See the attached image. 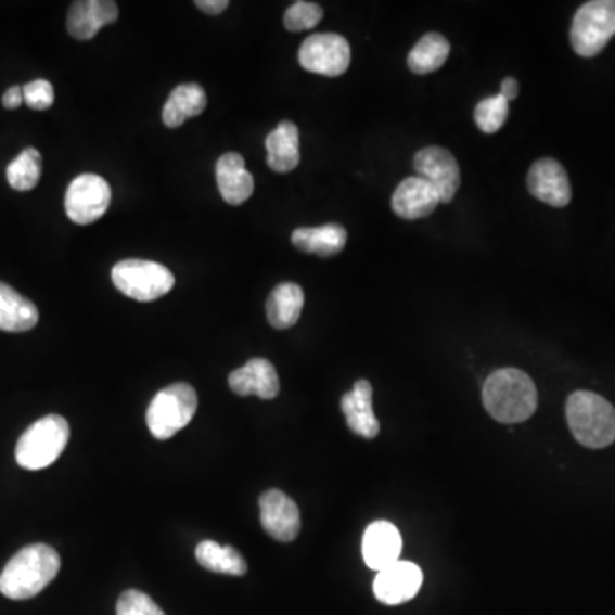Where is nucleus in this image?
<instances>
[{
  "label": "nucleus",
  "instance_id": "nucleus-4",
  "mask_svg": "<svg viewBox=\"0 0 615 615\" xmlns=\"http://www.w3.org/2000/svg\"><path fill=\"white\" fill-rule=\"evenodd\" d=\"M71 438V427L62 415L38 419L16 445V462L26 471H41L56 462Z\"/></svg>",
  "mask_w": 615,
  "mask_h": 615
},
{
  "label": "nucleus",
  "instance_id": "nucleus-23",
  "mask_svg": "<svg viewBox=\"0 0 615 615\" xmlns=\"http://www.w3.org/2000/svg\"><path fill=\"white\" fill-rule=\"evenodd\" d=\"M293 245L306 254L332 257L341 254L347 243V231L338 225L318 226V228H298L294 231Z\"/></svg>",
  "mask_w": 615,
  "mask_h": 615
},
{
  "label": "nucleus",
  "instance_id": "nucleus-10",
  "mask_svg": "<svg viewBox=\"0 0 615 615\" xmlns=\"http://www.w3.org/2000/svg\"><path fill=\"white\" fill-rule=\"evenodd\" d=\"M414 168L418 177L427 181L438 193L439 204L453 201L460 187V168L450 151L436 145L424 148L415 154Z\"/></svg>",
  "mask_w": 615,
  "mask_h": 615
},
{
  "label": "nucleus",
  "instance_id": "nucleus-16",
  "mask_svg": "<svg viewBox=\"0 0 615 615\" xmlns=\"http://www.w3.org/2000/svg\"><path fill=\"white\" fill-rule=\"evenodd\" d=\"M228 383L236 395H242V397L257 395L264 400L278 397L281 390L278 371L273 368L272 362L260 358L252 359L246 362L245 367L234 370Z\"/></svg>",
  "mask_w": 615,
  "mask_h": 615
},
{
  "label": "nucleus",
  "instance_id": "nucleus-24",
  "mask_svg": "<svg viewBox=\"0 0 615 615\" xmlns=\"http://www.w3.org/2000/svg\"><path fill=\"white\" fill-rule=\"evenodd\" d=\"M207 106V97L198 85H181L175 88L163 108V121L169 129H178L189 118L197 117Z\"/></svg>",
  "mask_w": 615,
  "mask_h": 615
},
{
  "label": "nucleus",
  "instance_id": "nucleus-21",
  "mask_svg": "<svg viewBox=\"0 0 615 615\" xmlns=\"http://www.w3.org/2000/svg\"><path fill=\"white\" fill-rule=\"evenodd\" d=\"M38 308L23 294L0 282V330L28 332L37 326Z\"/></svg>",
  "mask_w": 615,
  "mask_h": 615
},
{
  "label": "nucleus",
  "instance_id": "nucleus-20",
  "mask_svg": "<svg viewBox=\"0 0 615 615\" xmlns=\"http://www.w3.org/2000/svg\"><path fill=\"white\" fill-rule=\"evenodd\" d=\"M267 165L278 174H290L298 168L299 159V130L293 121L281 124L267 136Z\"/></svg>",
  "mask_w": 615,
  "mask_h": 615
},
{
  "label": "nucleus",
  "instance_id": "nucleus-7",
  "mask_svg": "<svg viewBox=\"0 0 615 615\" xmlns=\"http://www.w3.org/2000/svg\"><path fill=\"white\" fill-rule=\"evenodd\" d=\"M615 35V0H593L578 9L572 26V44L581 56H595Z\"/></svg>",
  "mask_w": 615,
  "mask_h": 615
},
{
  "label": "nucleus",
  "instance_id": "nucleus-25",
  "mask_svg": "<svg viewBox=\"0 0 615 615\" xmlns=\"http://www.w3.org/2000/svg\"><path fill=\"white\" fill-rule=\"evenodd\" d=\"M195 558L204 569L222 575L243 576L248 572L243 555L230 546H221L214 540H204L195 549Z\"/></svg>",
  "mask_w": 615,
  "mask_h": 615
},
{
  "label": "nucleus",
  "instance_id": "nucleus-15",
  "mask_svg": "<svg viewBox=\"0 0 615 615\" xmlns=\"http://www.w3.org/2000/svg\"><path fill=\"white\" fill-rule=\"evenodd\" d=\"M402 552V537L390 522H374L362 537V558L370 569L383 572L397 563Z\"/></svg>",
  "mask_w": 615,
  "mask_h": 615
},
{
  "label": "nucleus",
  "instance_id": "nucleus-13",
  "mask_svg": "<svg viewBox=\"0 0 615 615\" xmlns=\"http://www.w3.org/2000/svg\"><path fill=\"white\" fill-rule=\"evenodd\" d=\"M423 585V572L418 564L409 561H397L379 573L374 579V595L386 605H398L409 602L418 595Z\"/></svg>",
  "mask_w": 615,
  "mask_h": 615
},
{
  "label": "nucleus",
  "instance_id": "nucleus-18",
  "mask_svg": "<svg viewBox=\"0 0 615 615\" xmlns=\"http://www.w3.org/2000/svg\"><path fill=\"white\" fill-rule=\"evenodd\" d=\"M439 197L435 189L423 178L410 177L395 190L392 207L398 218L421 219L430 216L438 207Z\"/></svg>",
  "mask_w": 615,
  "mask_h": 615
},
{
  "label": "nucleus",
  "instance_id": "nucleus-31",
  "mask_svg": "<svg viewBox=\"0 0 615 615\" xmlns=\"http://www.w3.org/2000/svg\"><path fill=\"white\" fill-rule=\"evenodd\" d=\"M23 98H25L26 105L33 110H47L53 105L55 93H53V86L44 79H37V81L28 82L23 88Z\"/></svg>",
  "mask_w": 615,
  "mask_h": 615
},
{
  "label": "nucleus",
  "instance_id": "nucleus-5",
  "mask_svg": "<svg viewBox=\"0 0 615 615\" xmlns=\"http://www.w3.org/2000/svg\"><path fill=\"white\" fill-rule=\"evenodd\" d=\"M197 392L189 383H175L157 392L148 407V427L156 439H169L189 426L197 412Z\"/></svg>",
  "mask_w": 615,
  "mask_h": 615
},
{
  "label": "nucleus",
  "instance_id": "nucleus-27",
  "mask_svg": "<svg viewBox=\"0 0 615 615\" xmlns=\"http://www.w3.org/2000/svg\"><path fill=\"white\" fill-rule=\"evenodd\" d=\"M41 178V154L28 148L8 166L9 185L20 192H28L38 185Z\"/></svg>",
  "mask_w": 615,
  "mask_h": 615
},
{
  "label": "nucleus",
  "instance_id": "nucleus-26",
  "mask_svg": "<svg viewBox=\"0 0 615 615\" xmlns=\"http://www.w3.org/2000/svg\"><path fill=\"white\" fill-rule=\"evenodd\" d=\"M448 55H450V43L447 38L439 33H427L409 53L407 64L412 73L426 76L443 67Z\"/></svg>",
  "mask_w": 615,
  "mask_h": 615
},
{
  "label": "nucleus",
  "instance_id": "nucleus-12",
  "mask_svg": "<svg viewBox=\"0 0 615 615\" xmlns=\"http://www.w3.org/2000/svg\"><path fill=\"white\" fill-rule=\"evenodd\" d=\"M527 185L535 198L552 207H566L572 202V183L566 169L552 157H542L531 165Z\"/></svg>",
  "mask_w": 615,
  "mask_h": 615
},
{
  "label": "nucleus",
  "instance_id": "nucleus-34",
  "mask_svg": "<svg viewBox=\"0 0 615 615\" xmlns=\"http://www.w3.org/2000/svg\"><path fill=\"white\" fill-rule=\"evenodd\" d=\"M520 85L515 77H507L503 82H501V97L507 101L515 100L518 97Z\"/></svg>",
  "mask_w": 615,
  "mask_h": 615
},
{
  "label": "nucleus",
  "instance_id": "nucleus-3",
  "mask_svg": "<svg viewBox=\"0 0 615 615\" xmlns=\"http://www.w3.org/2000/svg\"><path fill=\"white\" fill-rule=\"evenodd\" d=\"M566 418L576 441L584 447H608L615 441V409L593 392H575L567 398Z\"/></svg>",
  "mask_w": 615,
  "mask_h": 615
},
{
  "label": "nucleus",
  "instance_id": "nucleus-11",
  "mask_svg": "<svg viewBox=\"0 0 615 615\" xmlns=\"http://www.w3.org/2000/svg\"><path fill=\"white\" fill-rule=\"evenodd\" d=\"M260 522L267 534L279 542H291L302 530L298 507L279 489H270L261 495Z\"/></svg>",
  "mask_w": 615,
  "mask_h": 615
},
{
  "label": "nucleus",
  "instance_id": "nucleus-9",
  "mask_svg": "<svg viewBox=\"0 0 615 615\" xmlns=\"http://www.w3.org/2000/svg\"><path fill=\"white\" fill-rule=\"evenodd\" d=\"M299 64L308 73L337 77L350 64V47L346 38L335 33H318L306 38L299 49Z\"/></svg>",
  "mask_w": 615,
  "mask_h": 615
},
{
  "label": "nucleus",
  "instance_id": "nucleus-30",
  "mask_svg": "<svg viewBox=\"0 0 615 615\" xmlns=\"http://www.w3.org/2000/svg\"><path fill=\"white\" fill-rule=\"evenodd\" d=\"M117 615H166L163 608L139 590H127L121 593L117 603Z\"/></svg>",
  "mask_w": 615,
  "mask_h": 615
},
{
  "label": "nucleus",
  "instance_id": "nucleus-22",
  "mask_svg": "<svg viewBox=\"0 0 615 615\" xmlns=\"http://www.w3.org/2000/svg\"><path fill=\"white\" fill-rule=\"evenodd\" d=\"M305 305V293L294 282H282L270 293L267 318L273 329L286 330L296 325Z\"/></svg>",
  "mask_w": 615,
  "mask_h": 615
},
{
  "label": "nucleus",
  "instance_id": "nucleus-28",
  "mask_svg": "<svg viewBox=\"0 0 615 615\" xmlns=\"http://www.w3.org/2000/svg\"><path fill=\"white\" fill-rule=\"evenodd\" d=\"M508 112V101L501 94L486 98L475 106V124L483 132L496 133L507 124Z\"/></svg>",
  "mask_w": 615,
  "mask_h": 615
},
{
  "label": "nucleus",
  "instance_id": "nucleus-1",
  "mask_svg": "<svg viewBox=\"0 0 615 615\" xmlns=\"http://www.w3.org/2000/svg\"><path fill=\"white\" fill-rule=\"evenodd\" d=\"M61 572V555L47 543L21 549L0 575V593L11 600H28L52 584Z\"/></svg>",
  "mask_w": 615,
  "mask_h": 615
},
{
  "label": "nucleus",
  "instance_id": "nucleus-8",
  "mask_svg": "<svg viewBox=\"0 0 615 615\" xmlns=\"http://www.w3.org/2000/svg\"><path fill=\"white\" fill-rule=\"evenodd\" d=\"M112 189L105 178L93 174L77 177L65 193V213L76 225H91L108 210Z\"/></svg>",
  "mask_w": 615,
  "mask_h": 615
},
{
  "label": "nucleus",
  "instance_id": "nucleus-14",
  "mask_svg": "<svg viewBox=\"0 0 615 615\" xmlns=\"http://www.w3.org/2000/svg\"><path fill=\"white\" fill-rule=\"evenodd\" d=\"M118 17V5L113 0H77L71 5L67 29L76 40H91Z\"/></svg>",
  "mask_w": 615,
  "mask_h": 615
},
{
  "label": "nucleus",
  "instance_id": "nucleus-19",
  "mask_svg": "<svg viewBox=\"0 0 615 615\" xmlns=\"http://www.w3.org/2000/svg\"><path fill=\"white\" fill-rule=\"evenodd\" d=\"M219 192L228 204L240 205L254 193V177L246 171L245 159L240 154L228 153L216 165Z\"/></svg>",
  "mask_w": 615,
  "mask_h": 615
},
{
  "label": "nucleus",
  "instance_id": "nucleus-6",
  "mask_svg": "<svg viewBox=\"0 0 615 615\" xmlns=\"http://www.w3.org/2000/svg\"><path fill=\"white\" fill-rule=\"evenodd\" d=\"M113 284L136 302H154L174 290L175 276L162 264L150 260H121L112 270Z\"/></svg>",
  "mask_w": 615,
  "mask_h": 615
},
{
  "label": "nucleus",
  "instance_id": "nucleus-33",
  "mask_svg": "<svg viewBox=\"0 0 615 615\" xmlns=\"http://www.w3.org/2000/svg\"><path fill=\"white\" fill-rule=\"evenodd\" d=\"M195 5L204 13L216 16V14H221L230 5V2L228 0H198V2H195Z\"/></svg>",
  "mask_w": 615,
  "mask_h": 615
},
{
  "label": "nucleus",
  "instance_id": "nucleus-2",
  "mask_svg": "<svg viewBox=\"0 0 615 615\" xmlns=\"http://www.w3.org/2000/svg\"><path fill=\"white\" fill-rule=\"evenodd\" d=\"M483 402L498 423L516 424L534 415L539 395L527 373L516 368H503L484 383Z\"/></svg>",
  "mask_w": 615,
  "mask_h": 615
},
{
  "label": "nucleus",
  "instance_id": "nucleus-32",
  "mask_svg": "<svg viewBox=\"0 0 615 615\" xmlns=\"http://www.w3.org/2000/svg\"><path fill=\"white\" fill-rule=\"evenodd\" d=\"M23 101H25V98H23V88H20V86L9 88L4 97H2V105L8 110L20 108L23 105Z\"/></svg>",
  "mask_w": 615,
  "mask_h": 615
},
{
  "label": "nucleus",
  "instance_id": "nucleus-17",
  "mask_svg": "<svg viewBox=\"0 0 615 615\" xmlns=\"http://www.w3.org/2000/svg\"><path fill=\"white\" fill-rule=\"evenodd\" d=\"M341 409L355 435L367 439L379 436L380 423L373 412V386L368 380H359L355 388L342 397Z\"/></svg>",
  "mask_w": 615,
  "mask_h": 615
},
{
  "label": "nucleus",
  "instance_id": "nucleus-29",
  "mask_svg": "<svg viewBox=\"0 0 615 615\" xmlns=\"http://www.w3.org/2000/svg\"><path fill=\"white\" fill-rule=\"evenodd\" d=\"M323 9L313 2H294L284 14V26L293 33L308 31L322 21Z\"/></svg>",
  "mask_w": 615,
  "mask_h": 615
}]
</instances>
